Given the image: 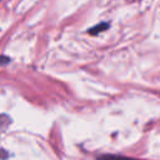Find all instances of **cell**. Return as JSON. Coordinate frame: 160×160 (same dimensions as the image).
Masks as SVG:
<instances>
[{
	"mask_svg": "<svg viewBox=\"0 0 160 160\" xmlns=\"http://www.w3.org/2000/svg\"><path fill=\"white\" fill-rule=\"evenodd\" d=\"M99 160H138L132 158H126V156H119V155H102L99 158Z\"/></svg>",
	"mask_w": 160,
	"mask_h": 160,
	"instance_id": "cell-1",
	"label": "cell"
},
{
	"mask_svg": "<svg viewBox=\"0 0 160 160\" xmlns=\"http://www.w3.org/2000/svg\"><path fill=\"white\" fill-rule=\"evenodd\" d=\"M108 26H106V24H100L99 26H96V28H94V29H91L90 30V32L91 34H96L98 31H101V30H104V29H106Z\"/></svg>",
	"mask_w": 160,
	"mask_h": 160,
	"instance_id": "cell-2",
	"label": "cell"
}]
</instances>
